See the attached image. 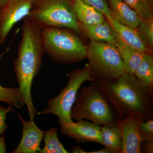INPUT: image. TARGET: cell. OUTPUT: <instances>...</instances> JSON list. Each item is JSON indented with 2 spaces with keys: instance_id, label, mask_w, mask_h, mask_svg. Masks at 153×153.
Returning a JSON list of instances; mask_svg holds the SVG:
<instances>
[{
  "instance_id": "obj_1",
  "label": "cell",
  "mask_w": 153,
  "mask_h": 153,
  "mask_svg": "<svg viewBox=\"0 0 153 153\" xmlns=\"http://www.w3.org/2000/svg\"><path fill=\"white\" fill-rule=\"evenodd\" d=\"M22 30L18 55L14 61V70L22 100L27 107L30 120L34 121L38 112L33 103L31 90L33 79L40 72L45 54L42 27L25 18Z\"/></svg>"
},
{
  "instance_id": "obj_2",
  "label": "cell",
  "mask_w": 153,
  "mask_h": 153,
  "mask_svg": "<svg viewBox=\"0 0 153 153\" xmlns=\"http://www.w3.org/2000/svg\"><path fill=\"white\" fill-rule=\"evenodd\" d=\"M95 82L120 119L131 115L146 121L153 119V96L134 74L124 72L113 80L97 78Z\"/></svg>"
},
{
  "instance_id": "obj_3",
  "label": "cell",
  "mask_w": 153,
  "mask_h": 153,
  "mask_svg": "<svg viewBox=\"0 0 153 153\" xmlns=\"http://www.w3.org/2000/svg\"><path fill=\"white\" fill-rule=\"evenodd\" d=\"M74 32L67 28L42 27L45 53L53 61L61 64L82 61L86 58L87 47Z\"/></svg>"
},
{
  "instance_id": "obj_4",
  "label": "cell",
  "mask_w": 153,
  "mask_h": 153,
  "mask_svg": "<svg viewBox=\"0 0 153 153\" xmlns=\"http://www.w3.org/2000/svg\"><path fill=\"white\" fill-rule=\"evenodd\" d=\"M71 115L72 120H87L100 126H116L118 119L111 105L95 81L79 89Z\"/></svg>"
},
{
  "instance_id": "obj_5",
  "label": "cell",
  "mask_w": 153,
  "mask_h": 153,
  "mask_svg": "<svg viewBox=\"0 0 153 153\" xmlns=\"http://www.w3.org/2000/svg\"><path fill=\"white\" fill-rule=\"evenodd\" d=\"M74 0H32L26 18L41 26L68 28L82 34L74 10Z\"/></svg>"
},
{
  "instance_id": "obj_6",
  "label": "cell",
  "mask_w": 153,
  "mask_h": 153,
  "mask_svg": "<svg viewBox=\"0 0 153 153\" xmlns=\"http://www.w3.org/2000/svg\"><path fill=\"white\" fill-rule=\"evenodd\" d=\"M67 85L57 96L47 101V108L38 113L39 114H54L58 118V123L72 122L71 110L76 100V95L82 84L86 81L93 82L95 78L92 76L88 64L84 68L72 70L68 75Z\"/></svg>"
},
{
  "instance_id": "obj_7",
  "label": "cell",
  "mask_w": 153,
  "mask_h": 153,
  "mask_svg": "<svg viewBox=\"0 0 153 153\" xmlns=\"http://www.w3.org/2000/svg\"><path fill=\"white\" fill-rule=\"evenodd\" d=\"M86 57L93 77L107 80L117 79L124 73L122 58L114 45L91 41Z\"/></svg>"
},
{
  "instance_id": "obj_8",
  "label": "cell",
  "mask_w": 153,
  "mask_h": 153,
  "mask_svg": "<svg viewBox=\"0 0 153 153\" xmlns=\"http://www.w3.org/2000/svg\"><path fill=\"white\" fill-rule=\"evenodd\" d=\"M32 0H8L0 8V44L5 43L9 33L18 22L30 13Z\"/></svg>"
},
{
  "instance_id": "obj_9",
  "label": "cell",
  "mask_w": 153,
  "mask_h": 153,
  "mask_svg": "<svg viewBox=\"0 0 153 153\" xmlns=\"http://www.w3.org/2000/svg\"><path fill=\"white\" fill-rule=\"evenodd\" d=\"M141 120L134 115L122 119H117L116 126L119 129L122 139L121 153H141L143 140L139 125Z\"/></svg>"
},
{
  "instance_id": "obj_10",
  "label": "cell",
  "mask_w": 153,
  "mask_h": 153,
  "mask_svg": "<svg viewBox=\"0 0 153 153\" xmlns=\"http://www.w3.org/2000/svg\"><path fill=\"white\" fill-rule=\"evenodd\" d=\"M60 132L78 143L95 142L102 145L100 126L89 121H73L61 124Z\"/></svg>"
},
{
  "instance_id": "obj_11",
  "label": "cell",
  "mask_w": 153,
  "mask_h": 153,
  "mask_svg": "<svg viewBox=\"0 0 153 153\" xmlns=\"http://www.w3.org/2000/svg\"><path fill=\"white\" fill-rule=\"evenodd\" d=\"M22 125V139L13 153H41L40 145L43 139L44 131L39 128L34 121L25 120L17 114Z\"/></svg>"
},
{
  "instance_id": "obj_12",
  "label": "cell",
  "mask_w": 153,
  "mask_h": 153,
  "mask_svg": "<svg viewBox=\"0 0 153 153\" xmlns=\"http://www.w3.org/2000/svg\"><path fill=\"white\" fill-rule=\"evenodd\" d=\"M106 19L112 26L116 36L126 45L140 52L152 54V49L146 45L135 29L121 24L113 16Z\"/></svg>"
},
{
  "instance_id": "obj_13",
  "label": "cell",
  "mask_w": 153,
  "mask_h": 153,
  "mask_svg": "<svg viewBox=\"0 0 153 153\" xmlns=\"http://www.w3.org/2000/svg\"><path fill=\"white\" fill-rule=\"evenodd\" d=\"M79 26L81 33L91 41L107 42L115 46L117 42L115 31L106 19L102 23L96 25L86 26L79 24Z\"/></svg>"
},
{
  "instance_id": "obj_14",
  "label": "cell",
  "mask_w": 153,
  "mask_h": 153,
  "mask_svg": "<svg viewBox=\"0 0 153 153\" xmlns=\"http://www.w3.org/2000/svg\"><path fill=\"white\" fill-rule=\"evenodd\" d=\"M113 17L124 25L136 29L141 19L136 12L123 0H108Z\"/></svg>"
},
{
  "instance_id": "obj_15",
  "label": "cell",
  "mask_w": 153,
  "mask_h": 153,
  "mask_svg": "<svg viewBox=\"0 0 153 153\" xmlns=\"http://www.w3.org/2000/svg\"><path fill=\"white\" fill-rule=\"evenodd\" d=\"M74 7L77 21L81 25L86 26L96 25L106 20L100 11L80 0H74Z\"/></svg>"
},
{
  "instance_id": "obj_16",
  "label": "cell",
  "mask_w": 153,
  "mask_h": 153,
  "mask_svg": "<svg viewBox=\"0 0 153 153\" xmlns=\"http://www.w3.org/2000/svg\"><path fill=\"white\" fill-rule=\"evenodd\" d=\"M116 38L117 42L115 46L123 60L125 72L134 74L142 61L145 53L128 47L117 36Z\"/></svg>"
},
{
  "instance_id": "obj_17",
  "label": "cell",
  "mask_w": 153,
  "mask_h": 153,
  "mask_svg": "<svg viewBox=\"0 0 153 153\" xmlns=\"http://www.w3.org/2000/svg\"><path fill=\"white\" fill-rule=\"evenodd\" d=\"M148 92L153 96V57L152 54L145 53L142 61L134 73Z\"/></svg>"
},
{
  "instance_id": "obj_18",
  "label": "cell",
  "mask_w": 153,
  "mask_h": 153,
  "mask_svg": "<svg viewBox=\"0 0 153 153\" xmlns=\"http://www.w3.org/2000/svg\"><path fill=\"white\" fill-rule=\"evenodd\" d=\"M102 144L114 153H121L122 139L120 131L116 126H100Z\"/></svg>"
},
{
  "instance_id": "obj_19",
  "label": "cell",
  "mask_w": 153,
  "mask_h": 153,
  "mask_svg": "<svg viewBox=\"0 0 153 153\" xmlns=\"http://www.w3.org/2000/svg\"><path fill=\"white\" fill-rule=\"evenodd\" d=\"M9 48L0 53V61L8 52ZM0 102H5L17 108H22L25 103L22 100L19 88L5 87L0 84Z\"/></svg>"
},
{
  "instance_id": "obj_20",
  "label": "cell",
  "mask_w": 153,
  "mask_h": 153,
  "mask_svg": "<svg viewBox=\"0 0 153 153\" xmlns=\"http://www.w3.org/2000/svg\"><path fill=\"white\" fill-rule=\"evenodd\" d=\"M58 128L52 127L47 131L44 132V139L45 146L41 149V153H68L59 140Z\"/></svg>"
},
{
  "instance_id": "obj_21",
  "label": "cell",
  "mask_w": 153,
  "mask_h": 153,
  "mask_svg": "<svg viewBox=\"0 0 153 153\" xmlns=\"http://www.w3.org/2000/svg\"><path fill=\"white\" fill-rule=\"evenodd\" d=\"M143 21L153 20V0H123Z\"/></svg>"
},
{
  "instance_id": "obj_22",
  "label": "cell",
  "mask_w": 153,
  "mask_h": 153,
  "mask_svg": "<svg viewBox=\"0 0 153 153\" xmlns=\"http://www.w3.org/2000/svg\"><path fill=\"white\" fill-rule=\"evenodd\" d=\"M145 44L149 49L153 47V20H140L139 26L136 28Z\"/></svg>"
},
{
  "instance_id": "obj_23",
  "label": "cell",
  "mask_w": 153,
  "mask_h": 153,
  "mask_svg": "<svg viewBox=\"0 0 153 153\" xmlns=\"http://www.w3.org/2000/svg\"><path fill=\"white\" fill-rule=\"evenodd\" d=\"M82 2L92 6L103 14L105 18L112 16V13L106 0H80Z\"/></svg>"
},
{
  "instance_id": "obj_24",
  "label": "cell",
  "mask_w": 153,
  "mask_h": 153,
  "mask_svg": "<svg viewBox=\"0 0 153 153\" xmlns=\"http://www.w3.org/2000/svg\"><path fill=\"white\" fill-rule=\"evenodd\" d=\"M140 134L143 141L145 140H153V120H141L140 123Z\"/></svg>"
},
{
  "instance_id": "obj_25",
  "label": "cell",
  "mask_w": 153,
  "mask_h": 153,
  "mask_svg": "<svg viewBox=\"0 0 153 153\" xmlns=\"http://www.w3.org/2000/svg\"><path fill=\"white\" fill-rule=\"evenodd\" d=\"M15 111L12 105L7 108L5 107L0 105V135L3 134L8 128V126L6 123L7 115L8 113Z\"/></svg>"
},
{
  "instance_id": "obj_26",
  "label": "cell",
  "mask_w": 153,
  "mask_h": 153,
  "mask_svg": "<svg viewBox=\"0 0 153 153\" xmlns=\"http://www.w3.org/2000/svg\"><path fill=\"white\" fill-rule=\"evenodd\" d=\"M141 153H153V140H145L141 146Z\"/></svg>"
},
{
  "instance_id": "obj_27",
  "label": "cell",
  "mask_w": 153,
  "mask_h": 153,
  "mask_svg": "<svg viewBox=\"0 0 153 153\" xmlns=\"http://www.w3.org/2000/svg\"><path fill=\"white\" fill-rule=\"evenodd\" d=\"M7 152V146L4 134L0 135V153Z\"/></svg>"
},
{
  "instance_id": "obj_28",
  "label": "cell",
  "mask_w": 153,
  "mask_h": 153,
  "mask_svg": "<svg viewBox=\"0 0 153 153\" xmlns=\"http://www.w3.org/2000/svg\"><path fill=\"white\" fill-rule=\"evenodd\" d=\"M88 153H114V151L109 148L105 147L99 150L88 152Z\"/></svg>"
},
{
  "instance_id": "obj_29",
  "label": "cell",
  "mask_w": 153,
  "mask_h": 153,
  "mask_svg": "<svg viewBox=\"0 0 153 153\" xmlns=\"http://www.w3.org/2000/svg\"><path fill=\"white\" fill-rule=\"evenodd\" d=\"M71 152L74 153H88V152H85V151L83 150L82 147L80 146H75L72 148Z\"/></svg>"
},
{
  "instance_id": "obj_30",
  "label": "cell",
  "mask_w": 153,
  "mask_h": 153,
  "mask_svg": "<svg viewBox=\"0 0 153 153\" xmlns=\"http://www.w3.org/2000/svg\"><path fill=\"white\" fill-rule=\"evenodd\" d=\"M8 0H0V8L4 7Z\"/></svg>"
}]
</instances>
